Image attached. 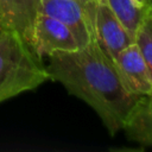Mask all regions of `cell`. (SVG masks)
<instances>
[{
    "mask_svg": "<svg viewBox=\"0 0 152 152\" xmlns=\"http://www.w3.org/2000/svg\"><path fill=\"white\" fill-rule=\"evenodd\" d=\"M48 58L49 78L62 83L70 95L89 104L112 137L124 129L145 97L125 87L114 62L99 45L94 30L86 46L75 51H53Z\"/></svg>",
    "mask_w": 152,
    "mask_h": 152,
    "instance_id": "6da1fadb",
    "label": "cell"
},
{
    "mask_svg": "<svg viewBox=\"0 0 152 152\" xmlns=\"http://www.w3.org/2000/svg\"><path fill=\"white\" fill-rule=\"evenodd\" d=\"M50 80L43 58L15 32H0V102Z\"/></svg>",
    "mask_w": 152,
    "mask_h": 152,
    "instance_id": "7a4b0ae2",
    "label": "cell"
},
{
    "mask_svg": "<svg viewBox=\"0 0 152 152\" xmlns=\"http://www.w3.org/2000/svg\"><path fill=\"white\" fill-rule=\"evenodd\" d=\"M94 34L103 52L114 62L118 53L133 43L104 0H87Z\"/></svg>",
    "mask_w": 152,
    "mask_h": 152,
    "instance_id": "3957f363",
    "label": "cell"
},
{
    "mask_svg": "<svg viewBox=\"0 0 152 152\" xmlns=\"http://www.w3.org/2000/svg\"><path fill=\"white\" fill-rule=\"evenodd\" d=\"M40 12L66 25L78 46H86L93 36V25L87 0H42Z\"/></svg>",
    "mask_w": 152,
    "mask_h": 152,
    "instance_id": "277c9868",
    "label": "cell"
},
{
    "mask_svg": "<svg viewBox=\"0 0 152 152\" xmlns=\"http://www.w3.org/2000/svg\"><path fill=\"white\" fill-rule=\"evenodd\" d=\"M42 0H0V27L18 33L34 51V24ZM36 52V51H34Z\"/></svg>",
    "mask_w": 152,
    "mask_h": 152,
    "instance_id": "5b68a950",
    "label": "cell"
},
{
    "mask_svg": "<svg viewBox=\"0 0 152 152\" xmlns=\"http://www.w3.org/2000/svg\"><path fill=\"white\" fill-rule=\"evenodd\" d=\"M78 43L70 31L58 19L39 12L34 24V51L43 58L53 51H75Z\"/></svg>",
    "mask_w": 152,
    "mask_h": 152,
    "instance_id": "8992f818",
    "label": "cell"
},
{
    "mask_svg": "<svg viewBox=\"0 0 152 152\" xmlns=\"http://www.w3.org/2000/svg\"><path fill=\"white\" fill-rule=\"evenodd\" d=\"M125 87L134 95L152 96V80L145 61L133 42L121 50L114 59Z\"/></svg>",
    "mask_w": 152,
    "mask_h": 152,
    "instance_id": "52a82bcc",
    "label": "cell"
},
{
    "mask_svg": "<svg viewBox=\"0 0 152 152\" xmlns=\"http://www.w3.org/2000/svg\"><path fill=\"white\" fill-rule=\"evenodd\" d=\"M124 131L129 140L144 146H152V96L141 99Z\"/></svg>",
    "mask_w": 152,
    "mask_h": 152,
    "instance_id": "ba28073f",
    "label": "cell"
},
{
    "mask_svg": "<svg viewBox=\"0 0 152 152\" xmlns=\"http://www.w3.org/2000/svg\"><path fill=\"white\" fill-rule=\"evenodd\" d=\"M113 14L127 31L134 42L135 33L147 13L150 5L140 4L135 0H104Z\"/></svg>",
    "mask_w": 152,
    "mask_h": 152,
    "instance_id": "9c48e42d",
    "label": "cell"
},
{
    "mask_svg": "<svg viewBox=\"0 0 152 152\" xmlns=\"http://www.w3.org/2000/svg\"><path fill=\"white\" fill-rule=\"evenodd\" d=\"M134 43L137 44L145 61V64L148 69V72L152 80V4H150L147 13L145 14L135 33Z\"/></svg>",
    "mask_w": 152,
    "mask_h": 152,
    "instance_id": "30bf717a",
    "label": "cell"
},
{
    "mask_svg": "<svg viewBox=\"0 0 152 152\" xmlns=\"http://www.w3.org/2000/svg\"><path fill=\"white\" fill-rule=\"evenodd\" d=\"M135 1H138L140 4H144V5H150L151 4V0H135Z\"/></svg>",
    "mask_w": 152,
    "mask_h": 152,
    "instance_id": "8fae6325",
    "label": "cell"
},
{
    "mask_svg": "<svg viewBox=\"0 0 152 152\" xmlns=\"http://www.w3.org/2000/svg\"><path fill=\"white\" fill-rule=\"evenodd\" d=\"M0 32H1V27H0Z\"/></svg>",
    "mask_w": 152,
    "mask_h": 152,
    "instance_id": "7c38bea8",
    "label": "cell"
},
{
    "mask_svg": "<svg viewBox=\"0 0 152 152\" xmlns=\"http://www.w3.org/2000/svg\"><path fill=\"white\" fill-rule=\"evenodd\" d=\"M151 4H152V0H151Z\"/></svg>",
    "mask_w": 152,
    "mask_h": 152,
    "instance_id": "4fadbf2b",
    "label": "cell"
}]
</instances>
